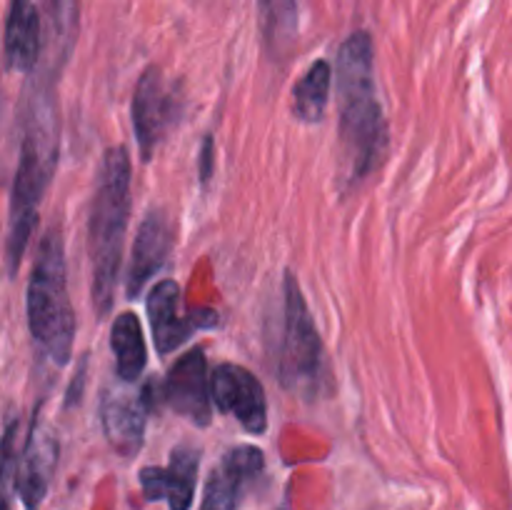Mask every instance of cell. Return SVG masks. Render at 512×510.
I'll use <instances>...</instances> for the list:
<instances>
[{
	"label": "cell",
	"mask_w": 512,
	"mask_h": 510,
	"mask_svg": "<svg viewBox=\"0 0 512 510\" xmlns=\"http://www.w3.org/2000/svg\"><path fill=\"white\" fill-rule=\"evenodd\" d=\"M175 245V223L163 208L148 210L143 223L138 225L133 243V258H130L128 280H125V295L130 300L143 293L155 273L168 263L170 250Z\"/></svg>",
	"instance_id": "11"
},
{
	"label": "cell",
	"mask_w": 512,
	"mask_h": 510,
	"mask_svg": "<svg viewBox=\"0 0 512 510\" xmlns=\"http://www.w3.org/2000/svg\"><path fill=\"white\" fill-rule=\"evenodd\" d=\"M275 373L290 393L318 395L325 380V350L298 278L285 273L283 315L273 345Z\"/></svg>",
	"instance_id": "5"
},
{
	"label": "cell",
	"mask_w": 512,
	"mask_h": 510,
	"mask_svg": "<svg viewBox=\"0 0 512 510\" xmlns=\"http://www.w3.org/2000/svg\"><path fill=\"white\" fill-rule=\"evenodd\" d=\"M160 398L180 418L190 420L200 428L210 425V420H213V398H210L208 360H205L203 350L193 348L175 360V365L165 375Z\"/></svg>",
	"instance_id": "8"
},
{
	"label": "cell",
	"mask_w": 512,
	"mask_h": 510,
	"mask_svg": "<svg viewBox=\"0 0 512 510\" xmlns=\"http://www.w3.org/2000/svg\"><path fill=\"white\" fill-rule=\"evenodd\" d=\"M110 348L115 353V373L123 383H138L148 368V345H145L143 325L133 310H125L115 318L110 330Z\"/></svg>",
	"instance_id": "16"
},
{
	"label": "cell",
	"mask_w": 512,
	"mask_h": 510,
	"mask_svg": "<svg viewBox=\"0 0 512 510\" xmlns=\"http://www.w3.org/2000/svg\"><path fill=\"white\" fill-rule=\"evenodd\" d=\"M130 183L133 168L125 145L108 148L95 180L88 218V250L93 263V305L98 318L113 308L115 283L123 260L125 230L130 218Z\"/></svg>",
	"instance_id": "2"
},
{
	"label": "cell",
	"mask_w": 512,
	"mask_h": 510,
	"mask_svg": "<svg viewBox=\"0 0 512 510\" xmlns=\"http://www.w3.org/2000/svg\"><path fill=\"white\" fill-rule=\"evenodd\" d=\"M258 25L270 58L285 60L298 40V3L295 0H258Z\"/></svg>",
	"instance_id": "17"
},
{
	"label": "cell",
	"mask_w": 512,
	"mask_h": 510,
	"mask_svg": "<svg viewBox=\"0 0 512 510\" xmlns=\"http://www.w3.org/2000/svg\"><path fill=\"white\" fill-rule=\"evenodd\" d=\"M5 65L18 73H30L43 50V25L35 0H10L5 18Z\"/></svg>",
	"instance_id": "15"
},
{
	"label": "cell",
	"mask_w": 512,
	"mask_h": 510,
	"mask_svg": "<svg viewBox=\"0 0 512 510\" xmlns=\"http://www.w3.org/2000/svg\"><path fill=\"white\" fill-rule=\"evenodd\" d=\"M213 175V140L205 138L200 148V180H208Z\"/></svg>",
	"instance_id": "20"
},
{
	"label": "cell",
	"mask_w": 512,
	"mask_h": 510,
	"mask_svg": "<svg viewBox=\"0 0 512 510\" xmlns=\"http://www.w3.org/2000/svg\"><path fill=\"white\" fill-rule=\"evenodd\" d=\"M210 398L220 413L238 420L248 433L268 430V400L263 383L238 363H220L210 375Z\"/></svg>",
	"instance_id": "7"
},
{
	"label": "cell",
	"mask_w": 512,
	"mask_h": 510,
	"mask_svg": "<svg viewBox=\"0 0 512 510\" xmlns=\"http://www.w3.org/2000/svg\"><path fill=\"white\" fill-rule=\"evenodd\" d=\"M183 115V93L175 80L165 78L158 65H150L133 90V128L140 158L148 163L158 145L170 135Z\"/></svg>",
	"instance_id": "6"
},
{
	"label": "cell",
	"mask_w": 512,
	"mask_h": 510,
	"mask_svg": "<svg viewBox=\"0 0 512 510\" xmlns=\"http://www.w3.org/2000/svg\"><path fill=\"white\" fill-rule=\"evenodd\" d=\"M58 165V125L50 98H38L28 115L18 168H15L13 195H10L8 228V270L18 273L28 240L38 223V208Z\"/></svg>",
	"instance_id": "3"
},
{
	"label": "cell",
	"mask_w": 512,
	"mask_h": 510,
	"mask_svg": "<svg viewBox=\"0 0 512 510\" xmlns=\"http://www.w3.org/2000/svg\"><path fill=\"white\" fill-rule=\"evenodd\" d=\"M58 463V440L50 433L48 425L40 420V410H35L30 420L28 435L20 445L18 468H15L13 488L28 510H35L48 493L50 478Z\"/></svg>",
	"instance_id": "9"
},
{
	"label": "cell",
	"mask_w": 512,
	"mask_h": 510,
	"mask_svg": "<svg viewBox=\"0 0 512 510\" xmlns=\"http://www.w3.org/2000/svg\"><path fill=\"white\" fill-rule=\"evenodd\" d=\"M265 468L263 450L255 445H235L220 458L203 490L200 510H238L240 495Z\"/></svg>",
	"instance_id": "12"
},
{
	"label": "cell",
	"mask_w": 512,
	"mask_h": 510,
	"mask_svg": "<svg viewBox=\"0 0 512 510\" xmlns=\"http://www.w3.org/2000/svg\"><path fill=\"white\" fill-rule=\"evenodd\" d=\"M83 380H85V360H83V363H80L78 380H73V385H70V388H68V398H65V405H68V408L80 400V388H83Z\"/></svg>",
	"instance_id": "21"
},
{
	"label": "cell",
	"mask_w": 512,
	"mask_h": 510,
	"mask_svg": "<svg viewBox=\"0 0 512 510\" xmlns=\"http://www.w3.org/2000/svg\"><path fill=\"white\" fill-rule=\"evenodd\" d=\"M200 450L180 445L170 453L165 468L140 470V488L148 500H165L170 510H190L198 483Z\"/></svg>",
	"instance_id": "13"
},
{
	"label": "cell",
	"mask_w": 512,
	"mask_h": 510,
	"mask_svg": "<svg viewBox=\"0 0 512 510\" xmlns=\"http://www.w3.org/2000/svg\"><path fill=\"white\" fill-rule=\"evenodd\" d=\"M30 335L55 365H68L73 355L75 310L68 295L65 245L58 228H50L38 245L28 283Z\"/></svg>",
	"instance_id": "4"
},
{
	"label": "cell",
	"mask_w": 512,
	"mask_h": 510,
	"mask_svg": "<svg viewBox=\"0 0 512 510\" xmlns=\"http://www.w3.org/2000/svg\"><path fill=\"white\" fill-rule=\"evenodd\" d=\"M155 385H145L140 393L130 390H115L105 393L100 400V423L108 438L110 448L120 455H135L143 448L145 440V420L153 408Z\"/></svg>",
	"instance_id": "10"
},
{
	"label": "cell",
	"mask_w": 512,
	"mask_h": 510,
	"mask_svg": "<svg viewBox=\"0 0 512 510\" xmlns=\"http://www.w3.org/2000/svg\"><path fill=\"white\" fill-rule=\"evenodd\" d=\"M333 88V65L328 60H315L293 88V113L300 123H320L330 103Z\"/></svg>",
	"instance_id": "18"
},
{
	"label": "cell",
	"mask_w": 512,
	"mask_h": 510,
	"mask_svg": "<svg viewBox=\"0 0 512 510\" xmlns=\"http://www.w3.org/2000/svg\"><path fill=\"white\" fill-rule=\"evenodd\" d=\"M283 510H288V508H283Z\"/></svg>",
	"instance_id": "23"
},
{
	"label": "cell",
	"mask_w": 512,
	"mask_h": 510,
	"mask_svg": "<svg viewBox=\"0 0 512 510\" xmlns=\"http://www.w3.org/2000/svg\"><path fill=\"white\" fill-rule=\"evenodd\" d=\"M338 90V168L345 190L358 188L388 150V120L375 83V50L368 30H355L335 60Z\"/></svg>",
	"instance_id": "1"
},
{
	"label": "cell",
	"mask_w": 512,
	"mask_h": 510,
	"mask_svg": "<svg viewBox=\"0 0 512 510\" xmlns=\"http://www.w3.org/2000/svg\"><path fill=\"white\" fill-rule=\"evenodd\" d=\"M0 510H10V485H0Z\"/></svg>",
	"instance_id": "22"
},
{
	"label": "cell",
	"mask_w": 512,
	"mask_h": 510,
	"mask_svg": "<svg viewBox=\"0 0 512 510\" xmlns=\"http://www.w3.org/2000/svg\"><path fill=\"white\" fill-rule=\"evenodd\" d=\"M148 318L153 328V343L158 355H170L190 338L195 328L208 325L195 315H183L180 310V285L175 280L165 278L155 283L148 295Z\"/></svg>",
	"instance_id": "14"
},
{
	"label": "cell",
	"mask_w": 512,
	"mask_h": 510,
	"mask_svg": "<svg viewBox=\"0 0 512 510\" xmlns=\"http://www.w3.org/2000/svg\"><path fill=\"white\" fill-rule=\"evenodd\" d=\"M45 10L50 15V23L58 30V35H65L68 38L70 30L75 25V15H78V8H75V0H43Z\"/></svg>",
	"instance_id": "19"
}]
</instances>
